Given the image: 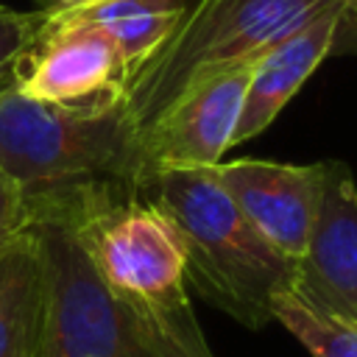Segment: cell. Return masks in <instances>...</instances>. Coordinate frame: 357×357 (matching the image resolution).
<instances>
[{
	"label": "cell",
	"instance_id": "obj_1",
	"mask_svg": "<svg viewBox=\"0 0 357 357\" xmlns=\"http://www.w3.org/2000/svg\"><path fill=\"white\" fill-rule=\"evenodd\" d=\"M28 223L45 268L39 357H215L192 307H153L112 290L61 209L28 206Z\"/></svg>",
	"mask_w": 357,
	"mask_h": 357
},
{
	"label": "cell",
	"instance_id": "obj_2",
	"mask_svg": "<svg viewBox=\"0 0 357 357\" xmlns=\"http://www.w3.org/2000/svg\"><path fill=\"white\" fill-rule=\"evenodd\" d=\"M173 229L184 282L215 310L248 329L273 321L271 301L293 287L296 262L234 206L201 167H167L134 187Z\"/></svg>",
	"mask_w": 357,
	"mask_h": 357
},
{
	"label": "cell",
	"instance_id": "obj_3",
	"mask_svg": "<svg viewBox=\"0 0 357 357\" xmlns=\"http://www.w3.org/2000/svg\"><path fill=\"white\" fill-rule=\"evenodd\" d=\"M0 167L22 198L137 181V128L126 103L67 109L8 89L0 95Z\"/></svg>",
	"mask_w": 357,
	"mask_h": 357
},
{
	"label": "cell",
	"instance_id": "obj_4",
	"mask_svg": "<svg viewBox=\"0 0 357 357\" xmlns=\"http://www.w3.org/2000/svg\"><path fill=\"white\" fill-rule=\"evenodd\" d=\"M335 3L343 0H195L126 86L123 103L137 134L192 78L259 56Z\"/></svg>",
	"mask_w": 357,
	"mask_h": 357
},
{
	"label": "cell",
	"instance_id": "obj_5",
	"mask_svg": "<svg viewBox=\"0 0 357 357\" xmlns=\"http://www.w3.org/2000/svg\"><path fill=\"white\" fill-rule=\"evenodd\" d=\"M128 64L114 39L73 11L45 14L17 73V92L67 109H109L126 100Z\"/></svg>",
	"mask_w": 357,
	"mask_h": 357
},
{
	"label": "cell",
	"instance_id": "obj_6",
	"mask_svg": "<svg viewBox=\"0 0 357 357\" xmlns=\"http://www.w3.org/2000/svg\"><path fill=\"white\" fill-rule=\"evenodd\" d=\"M254 59L192 78L139 134L134 187L167 167H209L223 159L243 109Z\"/></svg>",
	"mask_w": 357,
	"mask_h": 357
},
{
	"label": "cell",
	"instance_id": "obj_7",
	"mask_svg": "<svg viewBox=\"0 0 357 357\" xmlns=\"http://www.w3.org/2000/svg\"><path fill=\"white\" fill-rule=\"evenodd\" d=\"M234 206L293 262L304 254L321 195L326 162L284 165L268 159H229L201 167Z\"/></svg>",
	"mask_w": 357,
	"mask_h": 357
},
{
	"label": "cell",
	"instance_id": "obj_8",
	"mask_svg": "<svg viewBox=\"0 0 357 357\" xmlns=\"http://www.w3.org/2000/svg\"><path fill=\"white\" fill-rule=\"evenodd\" d=\"M290 290L357 324V184L346 162L326 159L321 206Z\"/></svg>",
	"mask_w": 357,
	"mask_h": 357
},
{
	"label": "cell",
	"instance_id": "obj_9",
	"mask_svg": "<svg viewBox=\"0 0 357 357\" xmlns=\"http://www.w3.org/2000/svg\"><path fill=\"white\" fill-rule=\"evenodd\" d=\"M349 17V6L335 3L259 53L251 70V81L229 148L259 137L276 120V114L290 103V98L304 86V81L318 70V64L332 53L340 28Z\"/></svg>",
	"mask_w": 357,
	"mask_h": 357
},
{
	"label": "cell",
	"instance_id": "obj_10",
	"mask_svg": "<svg viewBox=\"0 0 357 357\" xmlns=\"http://www.w3.org/2000/svg\"><path fill=\"white\" fill-rule=\"evenodd\" d=\"M45 318V268L39 240L25 220L0 245V357H39Z\"/></svg>",
	"mask_w": 357,
	"mask_h": 357
},
{
	"label": "cell",
	"instance_id": "obj_11",
	"mask_svg": "<svg viewBox=\"0 0 357 357\" xmlns=\"http://www.w3.org/2000/svg\"><path fill=\"white\" fill-rule=\"evenodd\" d=\"M192 3L195 0H95L70 11L95 22L114 39L131 81V75L170 39Z\"/></svg>",
	"mask_w": 357,
	"mask_h": 357
},
{
	"label": "cell",
	"instance_id": "obj_12",
	"mask_svg": "<svg viewBox=\"0 0 357 357\" xmlns=\"http://www.w3.org/2000/svg\"><path fill=\"white\" fill-rule=\"evenodd\" d=\"M271 312L312 357H357V324L304 301L298 293H276Z\"/></svg>",
	"mask_w": 357,
	"mask_h": 357
},
{
	"label": "cell",
	"instance_id": "obj_13",
	"mask_svg": "<svg viewBox=\"0 0 357 357\" xmlns=\"http://www.w3.org/2000/svg\"><path fill=\"white\" fill-rule=\"evenodd\" d=\"M45 20V11H17L0 3V95L17 86L20 64Z\"/></svg>",
	"mask_w": 357,
	"mask_h": 357
},
{
	"label": "cell",
	"instance_id": "obj_14",
	"mask_svg": "<svg viewBox=\"0 0 357 357\" xmlns=\"http://www.w3.org/2000/svg\"><path fill=\"white\" fill-rule=\"evenodd\" d=\"M25 220H28L25 198H22L20 187L0 167V231H14V229L25 226Z\"/></svg>",
	"mask_w": 357,
	"mask_h": 357
},
{
	"label": "cell",
	"instance_id": "obj_15",
	"mask_svg": "<svg viewBox=\"0 0 357 357\" xmlns=\"http://www.w3.org/2000/svg\"><path fill=\"white\" fill-rule=\"evenodd\" d=\"M39 6V11L45 14H53V11H70V8H81V6H89L95 0H33Z\"/></svg>",
	"mask_w": 357,
	"mask_h": 357
},
{
	"label": "cell",
	"instance_id": "obj_16",
	"mask_svg": "<svg viewBox=\"0 0 357 357\" xmlns=\"http://www.w3.org/2000/svg\"><path fill=\"white\" fill-rule=\"evenodd\" d=\"M343 3L349 6V11H351V14H357V0H343Z\"/></svg>",
	"mask_w": 357,
	"mask_h": 357
},
{
	"label": "cell",
	"instance_id": "obj_17",
	"mask_svg": "<svg viewBox=\"0 0 357 357\" xmlns=\"http://www.w3.org/2000/svg\"><path fill=\"white\" fill-rule=\"evenodd\" d=\"M14 231H17V229H14ZM14 231H0V245H3V243H6V240L14 234Z\"/></svg>",
	"mask_w": 357,
	"mask_h": 357
},
{
	"label": "cell",
	"instance_id": "obj_18",
	"mask_svg": "<svg viewBox=\"0 0 357 357\" xmlns=\"http://www.w3.org/2000/svg\"><path fill=\"white\" fill-rule=\"evenodd\" d=\"M351 20H354V22H357V14H351Z\"/></svg>",
	"mask_w": 357,
	"mask_h": 357
}]
</instances>
